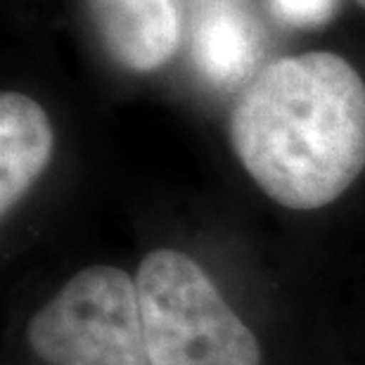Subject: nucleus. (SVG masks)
Returning a JSON list of instances; mask_svg holds the SVG:
<instances>
[{"label":"nucleus","instance_id":"obj_1","mask_svg":"<svg viewBox=\"0 0 365 365\" xmlns=\"http://www.w3.org/2000/svg\"><path fill=\"white\" fill-rule=\"evenodd\" d=\"M230 140L271 200L297 211L325 207L365 169L363 78L334 53L282 57L237 100Z\"/></svg>","mask_w":365,"mask_h":365},{"label":"nucleus","instance_id":"obj_2","mask_svg":"<svg viewBox=\"0 0 365 365\" xmlns=\"http://www.w3.org/2000/svg\"><path fill=\"white\" fill-rule=\"evenodd\" d=\"M135 292L152 365H261L257 337L187 254L150 252Z\"/></svg>","mask_w":365,"mask_h":365},{"label":"nucleus","instance_id":"obj_3","mask_svg":"<svg viewBox=\"0 0 365 365\" xmlns=\"http://www.w3.org/2000/svg\"><path fill=\"white\" fill-rule=\"evenodd\" d=\"M26 339L50 365H152L135 280L114 266L76 273L31 318Z\"/></svg>","mask_w":365,"mask_h":365},{"label":"nucleus","instance_id":"obj_4","mask_svg":"<svg viewBox=\"0 0 365 365\" xmlns=\"http://www.w3.org/2000/svg\"><path fill=\"white\" fill-rule=\"evenodd\" d=\"M107 53L121 67L152 71L178 48V10L173 0H88Z\"/></svg>","mask_w":365,"mask_h":365},{"label":"nucleus","instance_id":"obj_5","mask_svg":"<svg viewBox=\"0 0 365 365\" xmlns=\"http://www.w3.org/2000/svg\"><path fill=\"white\" fill-rule=\"evenodd\" d=\"M261 55V29L240 0H209L197 14L192 57L202 76L232 88L252 74Z\"/></svg>","mask_w":365,"mask_h":365},{"label":"nucleus","instance_id":"obj_6","mask_svg":"<svg viewBox=\"0 0 365 365\" xmlns=\"http://www.w3.org/2000/svg\"><path fill=\"white\" fill-rule=\"evenodd\" d=\"M53 157V128L36 100L21 93L0 98V211L10 214Z\"/></svg>","mask_w":365,"mask_h":365},{"label":"nucleus","instance_id":"obj_7","mask_svg":"<svg viewBox=\"0 0 365 365\" xmlns=\"http://www.w3.org/2000/svg\"><path fill=\"white\" fill-rule=\"evenodd\" d=\"M271 10L289 26H320L337 10V0H271Z\"/></svg>","mask_w":365,"mask_h":365},{"label":"nucleus","instance_id":"obj_8","mask_svg":"<svg viewBox=\"0 0 365 365\" xmlns=\"http://www.w3.org/2000/svg\"><path fill=\"white\" fill-rule=\"evenodd\" d=\"M356 3H359V5L363 7V10H365V0H356Z\"/></svg>","mask_w":365,"mask_h":365}]
</instances>
